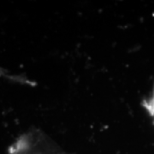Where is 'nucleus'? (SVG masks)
Here are the masks:
<instances>
[{
    "mask_svg": "<svg viewBox=\"0 0 154 154\" xmlns=\"http://www.w3.org/2000/svg\"><path fill=\"white\" fill-rule=\"evenodd\" d=\"M143 106L144 108L148 111V113L151 115V116L154 119V83L152 94L148 99L144 100Z\"/></svg>",
    "mask_w": 154,
    "mask_h": 154,
    "instance_id": "nucleus-1",
    "label": "nucleus"
}]
</instances>
